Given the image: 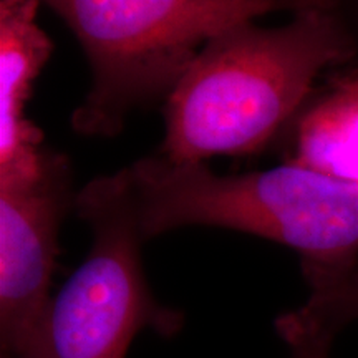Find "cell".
<instances>
[{"mask_svg": "<svg viewBox=\"0 0 358 358\" xmlns=\"http://www.w3.org/2000/svg\"><path fill=\"white\" fill-rule=\"evenodd\" d=\"M280 27L243 22L201 48L164 105L159 155L174 163L261 153L297 115L329 66L358 50L334 8L294 12Z\"/></svg>", "mask_w": 358, "mask_h": 358, "instance_id": "cell-1", "label": "cell"}, {"mask_svg": "<svg viewBox=\"0 0 358 358\" xmlns=\"http://www.w3.org/2000/svg\"><path fill=\"white\" fill-rule=\"evenodd\" d=\"M124 169L146 241L187 226L222 227L287 245L302 264L358 262V182L297 161L219 176L204 163L158 155Z\"/></svg>", "mask_w": 358, "mask_h": 358, "instance_id": "cell-2", "label": "cell"}, {"mask_svg": "<svg viewBox=\"0 0 358 358\" xmlns=\"http://www.w3.org/2000/svg\"><path fill=\"white\" fill-rule=\"evenodd\" d=\"M82 45L92 85L71 116L85 136L111 138L141 106L166 100L206 42L232 25L322 0H38Z\"/></svg>", "mask_w": 358, "mask_h": 358, "instance_id": "cell-3", "label": "cell"}, {"mask_svg": "<svg viewBox=\"0 0 358 358\" xmlns=\"http://www.w3.org/2000/svg\"><path fill=\"white\" fill-rule=\"evenodd\" d=\"M73 209L92 227V248L17 358H127L143 330L176 335L185 315L161 306L148 285L146 239L127 169L92 179L77 192Z\"/></svg>", "mask_w": 358, "mask_h": 358, "instance_id": "cell-4", "label": "cell"}, {"mask_svg": "<svg viewBox=\"0 0 358 358\" xmlns=\"http://www.w3.org/2000/svg\"><path fill=\"white\" fill-rule=\"evenodd\" d=\"M75 199L69 159L50 150L37 173L0 181L2 358H17L52 301L60 227Z\"/></svg>", "mask_w": 358, "mask_h": 358, "instance_id": "cell-5", "label": "cell"}, {"mask_svg": "<svg viewBox=\"0 0 358 358\" xmlns=\"http://www.w3.org/2000/svg\"><path fill=\"white\" fill-rule=\"evenodd\" d=\"M38 7V0H0V181L37 173L47 151L25 118L35 78L53 52L37 24Z\"/></svg>", "mask_w": 358, "mask_h": 358, "instance_id": "cell-6", "label": "cell"}, {"mask_svg": "<svg viewBox=\"0 0 358 358\" xmlns=\"http://www.w3.org/2000/svg\"><path fill=\"white\" fill-rule=\"evenodd\" d=\"M297 163L358 182V96L334 88L299 123Z\"/></svg>", "mask_w": 358, "mask_h": 358, "instance_id": "cell-7", "label": "cell"}, {"mask_svg": "<svg viewBox=\"0 0 358 358\" xmlns=\"http://www.w3.org/2000/svg\"><path fill=\"white\" fill-rule=\"evenodd\" d=\"M308 299L297 312L307 320L337 335L358 320V262L325 267L302 264Z\"/></svg>", "mask_w": 358, "mask_h": 358, "instance_id": "cell-8", "label": "cell"}, {"mask_svg": "<svg viewBox=\"0 0 358 358\" xmlns=\"http://www.w3.org/2000/svg\"><path fill=\"white\" fill-rule=\"evenodd\" d=\"M275 329L287 343L289 358H330L335 335L303 319L297 310L279 317Z\"/></svg>", "mask_w": 358, "mask_h": 358, "instance_id": "cell-9", "label": "cell"}, {"mask_svg": "<svg viewBox=\"0 0 358 358\" xmlns=\"http://www.w3.org/2000/svg\"><path fill=\"white\" fill-rule=\"evenodd\" d=\"M334 88L342 90V92L350 93V95L358 96V75L355 77H345V78H338L334 82Z\"/></svg>", "mask_w": 358, "mask_h": 358, "instance_id": "cell-10", "label": "cell"}]
</instances>
